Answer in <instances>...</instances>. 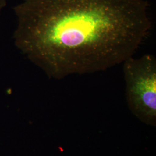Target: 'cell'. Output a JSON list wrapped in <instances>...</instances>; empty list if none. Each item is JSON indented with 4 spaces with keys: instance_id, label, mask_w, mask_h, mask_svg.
<instances>
[{
    "instance_id": "1",
    "label": "cell",
    "mask_w": 156,
    "mask_h": 156,
    "mask_svg": "<svg viewBox=\"0 0 156 156\" xmlns=\"http://www.w3.org/2000/svg\"><path fill=\"white\" fill-rule=\"evenodd\" d=\"M145 0H22L17 49L49 78L104 71L133 57L151 26Z\"/></svg>"
},
{
    "instance_id": "2",
    "label": "cell",
    "mask_w": 156,
    "mask_h": 156,
    "mask_svg": "<svg viewBox=\"0 0 156 156\" xmlns=\"http://www.w3.org/2000/svg\"><path fill=\"white\" fill-rule=\"evenodd\" d=\"M126 95L131 112L143 123L156 126V58L151 54L123 62Z\"/></svg>"
},
{
    "instance_id": "3",
    "label": "cell",
    "mask_w": 156,
    "mask_h": 156,
    "mask_svg": "<svg viewBox=\"0 0 156 156\" xmlns=\"http://www.w3.org/2000/svg\"><path fill=\"white\" fill-rule=\"evenodd\" d=\"M9 1V0H0V16L7 5Z\"/></svg>"
}]
</instances>
